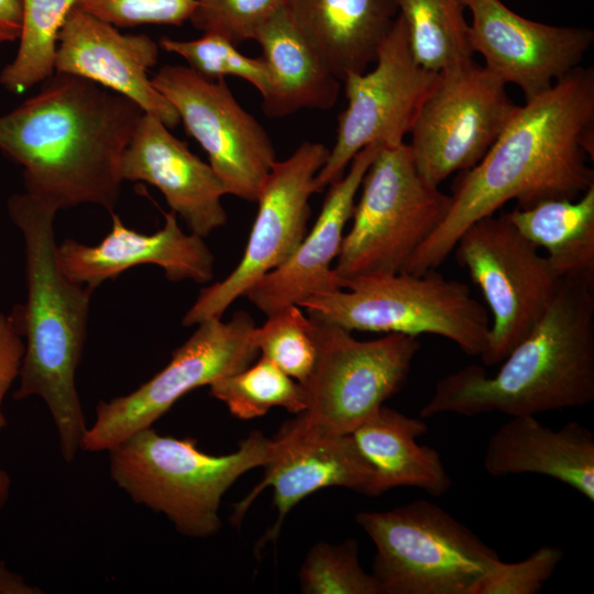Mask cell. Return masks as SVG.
I'll return each mask as SVG.
<instances>
[{
	"label": "cell",
	"instance_id": "obj_38",
	"mask_svg": "<svg viewBox=\"0 0 594 594\" xmlns=\"http://www.w3.org/2000/svg\"><path fill=\"white\" fill-rule=\"evenodd\" d=\"M41 588L33 586L18 573L8 569L0 560V594H41Z\"/></svg>",
	"mask_w": 594,
	"mask_h": 594
},
{
	"label": "cell",
	"instance_id": "obj_7",
	"mask_svg": "<svg viewBox=\"0 0 594 594\" xmlns=\"http://www.w3.org/2000/svg\"><path fill=\"white\" fill-rule=\"evenodd\" d=\"M361 187L333 267L339 282L403 272L450 208V195L418 172L406 143L381 147Z\"/></svg>",
	"mask_w": 594,
	"mask_h": 594
},
{
	"label": "cell",
	"instance_id": "obj_16",
	"mask_svg": "<svg viewBox=\"0 0 594 594\" xmlns=\"http://www.w3.org/2000/svg\"><path fill=\"white\" fill-rule=\"evenodd\" d=\"M465 7L473 52L501 81L520 88L526 101L579 67L594 42L590 29L532 21L501 0H465Z\"/></svg>",
	"mask_w": 594,
	"mask_h": 594
},
{
	"label": "cell",
	"instance_id": "obj_31",
	"mask_svg": "<svg viewBox=\"0 0 594 594\" xmlns=\"http://www.w3.org/2000/svg\"><path fill=\"white\" fill-rule=\"evenodd\" d=\"M163 50L183 57L188 67L207 79L229 76L249 81L264 97L270 87V76L264 59L240 53L237 45L216 33H204L195 40H175L163 36Z\"/></svg>",
	"mask_w": 594,
	"mask_h": 594
},
{
	"label": "cell",
	"instance_id": "obj_14",
	"mask_svg": "<svg viewBox=\"0 0 594 594\" xmlns=\"http://www.w3.org/2000/svg\"><path fill=\"white\" fill-rule=\"evenodd\" d=\"M329 148L302 142L287 158L276 161L257 198V213L243 256L222 280L201 289L185 314V327L221 318L263 276L284 264L301 243L310 218L309 199Z\"/></svg>",
	"mask_w": 594,
	"mask_h": 594
},
{
	"label": "cell",
	"instance_id": "obj_8",
	"mask_svg": "<svg viewBox=\"0 0 594 594\" xmlns=\"http://www.w3.org/2000/svg\"><path fill=\"white\" fill-rule=\"evenodd\" d=\"M355 520L375 546L372 575L381 594H469L499 560L470 528L425 499L360 512Z\"/></svg>",
	"mask_w": 594,
	"mask_h": 594
},
{
	"label": "cell",
	"instance_id": "obj_18",
	"mask_svg": "<svg viewBox=\"0 0 594 594\" xmlns=\"http://www.w3.org/2000/svg\"><path fill=\"white\" fill-rule=\"evenodd\" d=\"M56 255L68 278L95 289L143 264L160 266L170 282L206 284L213 278L215 257L204 238L185 233L173 211L165 213L163 227L151 234L125 227L112 213L111 230L101 242L87 245L66 239L57 245Z\"/></svg>",
	"mask_w": 594,
	"mask_h": 594
},
{
	"label": "cell",
	"instance_id": "obj_11",
	"mask_svg": "<svg viewBox=\"0 0 594 594\" xmlns=\"http://www.w3.org/2000/svg\"><path fill=\"white\" fill-rule=\"evenodd\" d=\"M172 353L167 365L132 393L101 400L96 420L81 440V450L108 451L133 433L152 427L190 391L237 373L258 355L253 318L243 310L229 321L211 318Z\"/></svg>",
	"mask_w": 594,
	"mask_h": 594
},
{
	"label": "cell",
	"instance_id": "obj_22",
	"mask_svg": "<svg viewBox=\"0 0 594 594\" xmlns=\"http://www.w3.org/2000/svg\"><path fill=\"white\" fill-rule=\"evenodd\" d=\"M483 465L493 477L549 476L594 502V437L578 421L552 429L534 415L510 417L490 437Z\"/></svg>",
	"mask_w": 594,
	"mask_h": 594
},
{
	"label": "cell",
	"instance_id": "obj_10",
	"mask_svg": "<svg viewBox=\"0 0 594 594\" xmlns=\"http://www.w3.org/2000/svg\"><path fill=\"white\" fill-rule=\"evenodd\" d=\"M492 314L481 359L499 364L543 317L560 278L544 254L524 237L506 212L486 216L466 228L454 249Z\"/></svg>",
	"mask_w": 594,
	"mask_h": 594
},
{
	"label": "cell",
	"instance_id": "obj_3",
	"mask_svg": "<svg viewBox=\"0 0 594 594\" xmlns=\"http://www.w3.org/2000/svg\"><path fill=\"white\" fill-rule=\"evenodd\" d=\"M488 375L477 364L439 380L420 417H509L583 407L594 400V284L562 279L536 327Z\"/></svg>",
	"mask_w": 594,
	"mask_h": 594
},
{
	"label": "cell",
	"instance_id": "obj_39",
	"mask_svg": "<svg viewBox=\"0 0 594 594\" xmlns=\"http://www.w3.org/2000/svg\"><path fill=\"white\" fill-rule=\"evenodd\" d=\"M11 488V479L8 472L0 464V513L4 508Z\"/></svg>",
	"mask_w": 594,
	"mask_h": 594
},
{
	"label": "cell",
	"instance_id": "obj_5",
	"mask_svg": "<svg viewBox=\"0 0 594 594\" xmlns=\"http://www.w3.org/2000/svg\"><path fill=\"white\" fill-rule=\"evenodd\" d=\"M112 481L138 505L165 515L184 536L207 538L221 528L227 490L271 459L272 440L252 431L237 451L211 455L195 439L144 428L108 450Z\"/></svg>",
	"mask_w": 594,
	"mask_h": 594
},
{
	"label": "cell",
	"instance_id": "obj_19",
	"mask_svg": "<svg viewBox=\"0 0 594 594\" xmlns=\"http://www.w3.org/2000/svg\"><path fill=\"white\" fill-rule=\"evenodd\" d=\"M121 176L156 187L194 234L206 238L227 223L221 179L153 114L140 118L122 157Z\"/></svg>",
	"mask_w": 594,
	"mask_h": 594
},
{
	"label": "cell",
	"instance_id": "obj_27",
	"mask_svg": "<svg viewBox=\"0 0 594 594\" xmlns=\"http://www.w3.org/2000/svg\"><path fill=\"white\" fill-rule=\"evenodd\" d=\"M398 6L418 64L441 74L473 62L465 0H398Z\"/></svg>",
	"mask_w": 594,
	"mask_h": 594
},
{
	"label": "cell",
	"instance_id": "obj_21",
	"mask_svg": "<svg viewBox=\"0 0 594 594\" xmlns=\"http://www.w3.org/2000/svg\"><path fill=\"white\" fill-rule=\"evenodd\" d=\"M271 440L264 479L234 506L231 516L233 525H239L256 496L267 486L273 487L277 518L258 547L275 541L293 507L321 488L339 486L370 496L374 472L351 433L317 438L277 435Z\"/></svg>",
	"mask_w": 594,
	"mask_h": 594
},
{
	"label": "cell",
	"instance_id": "obj_36",
	"mask_svg": "<svg viewBox=\"0 0 594 594\" xmlns=\"http://www.w3.org/2000/svg\"><path fill=\"white\" fill-rule=\"evenodd\" d=\"M24 350L25 343L11 317L0 311V432L7 426L3 400L19 378Z\"/></svg>",
	"mask_w": 594,
	"mask_h": 594
},
{
	"label": "cell",
	"instance_id": "obj_2",
	"mask_svg": "<svg viewBox=\"0 0 594 594\" xmlns=\"http://www.w3.org/2000/svg\"><path fill=\"white\" fill-rule=\"evenodd\" d=\"M143 113L108 88L54 73L0 116V151L22 167L24 191L57 211L87 204L112 213L122 157Z\"/></svg>",
	"mask_w": 594,
	"mask_h": 594
},
{
	"label": "cell",
	"instance_id": "obj_13",
	"mask_svg": "<svg viewBox=\"0 0 594 594\" xmlns=\"http://www.w3.org/2000/svg\"><path fill=\"white\" fill-rule=\"evenodd\" d=\"M517 108L506 85L474 61L441 73L409 133L418 172L439 186L451 174L472 168Z\"/></svg>",
	"mask_w": 594,
	"mask_h": 594
},
{
	"label": "cell",
	"instance_id": "obj_20",
	"mask_svg": "<svg viewBox=\"0 0 594 594\" xmlns=\"http://www.w3.org/2000/svg\"><path fill=\"white\" fill-rule=\"evenodd\" d=\"M381 147L370 144L353 157L348 172L329 185L314 227L293 255L248 290L245 296L258 310L270 316L298 306L311 295L340 288L332 262L339 255L343 230L352 218L364 175Z\"/></svg>",
	"mask_w": 594,
	"mask_h": 594
},
{
	"label": "cell",
	"instance_id": "obj_26",
	"mask_svg": "<svg viewBox=\"0 0 594 594\" xmlns=\"http://www.w3.org/2000/svg\"><path fill=\"white\" fill-rule=\"evenodd\" d=\"M506 215L524 237L546 251L560 278L594 284V185L576 199L516 207Z\"/></svg>",
	"mask_w": 594,
	"mask_h": 594
},
{
	"label": "cell",
	"instance_id": "obj_24",
	"mask_svg": "<svg viewBox=\"0 0 594 594\" xmlns=\"http://www.w3.org/2000/svg\"><path fill=\"white\" fill-rule=\"evenodd\" d=\"M270 87L262 97L264 113L273 119L302 109L329 110L338 100L341 80L292 19L286 6L273 14L256 32Z\"/></svg>",
	"mask_w": 594,
	"mask_h": 594
},
{
	"label": "cell",
	"instance_id": "obj_17",
	"mask_svg": "<svg viewBox=\"0 0 594 594\" xmlns=\"http://www.w3.org/2000/svg\"><path fill=\"white\" fill-rule=\"evenodd\" d=\"M158 61L157 43L145 34H122L74 7L58 34L55 73L85 78L135 102L169 129L179 116L155 88L148 70Z\"/></svg>",
	"mask_w": 594,
	"mask_h": 594
},
{
	"label": "cell",
	"instance_id": "obj_4",
	"mask_svg": "<svg viewBox=\"0 0 594 594\" xmlns=\"http://www.w3.org/2000/svg\"><path fill=\"white\" fill-rule=\"evenodd\" d=\"M8 212L22 234L26 300L10 315L25 338L14 399L40 397L47 406L66 462L76 459L88 427L76 388L95 288L61 270L54 235L57 210L23 191L8 199Z\"/></svg>",
	"mask_w": 594,
	"mask_h": 594
},
{
	"label": "cell",
	"instance_id": "obj_29",
	"mask_svg": "<svg viewBox=\"0 0 594 594\" xmlns=\"http://www.w3.org/2000/svg\"><path fill=\"white\" fill-rule=\"evenodd\" d=\"M209 387L210 395L239 419L264 416L273 407H283L293 414L306 407L304 387L264 356L237 373L216 380Z\"/></svg>",
	"mask_w": 594,
	"mask_h": 594
},
{
	"label": "cell",
	"instance_id": "obj_34",
	"mask_svg": "<svg viewBox=\"0 0 594 594\" xmlns=\"http://www.w3.org/2000/svg\"><path fill=\"white\" fill-rule=\"evenodd\" d=\"M563 559L557 546H542L518 562L497 560L475 582L469 594H537Z\"/></svg>",
	"mask_w": 594,
	"mask_h": 594
},
{
	"label": "cell",
	"instance_id": "obj_6",
	"mask_svg": "<svg viewBox=\"0 0 594 594\" xmlns=\"http://www.w3.org/2000/svg\"><path fill=\"white\" fill-rule=\"evenodd\" d=\"M339 285L298 306L310 317L350 331L436 334L472 356H481L487 346L491 322L485 307L466 284L435 270L356 277Z\"/></svg>",
	"mask_w": 594,
	"mask_h": 594
},
{
	"label": "cell",
	"instance_id": "obj_33",
	"mask_svg": "<svg viewBox=\"0 0 594 594\" xmlns=\"http://www.w3.org/2000/svg\"><path fill=\"white\" fill-rule=\"evenodd\" d=\"M287 0H196L189 21L202 33L219 34L239 45L253 40L260 28Z\"/></svg>",
	"mask_w": 594,
	"mask_h": 594
},
{
	"label": "cell",
	"instance_id": "obj_32",
	"mask_svg": "<svg viewBox=\"0 0 594 594\" xmlns=\"http://www.w3.org/2000/svg\"><path fill=\"white\" fill-rule=\"evenodd\" d=\"M298 578L305 594H381L372 573L365 572L360 563L354 539L312 546Z\"/></svg>",
	"mask_w": 594,
	"mask_h": 594
},
{
	"label": "cell",
	"instance_id": "obj_37",
	"mask_svg": "<svg viewBox=\"0 0 594 594\" xmlns=\"http://www.w3.org/2000/svg\"><path fill=\"white\" fill-rule=\"evenodd\" d=\"M22 0H0V45L19 40Z\"/></svg>",
	"mask_w": 594,
	"mask_h": 594
},
{
	"label": "cell",
	"instance_id": "obj_35",
	"mask_svg": "<svg viewBox=\"0 0 594 594\" xmlns=\"http://www.w3.org/2000/svg\"><path fill=\"white\" fill-rule=\"evenodd\" d=\"M196 0H75V7L116 28L143 24L182 25Z\"/></svg>",
	"mask_w": 594,
	"mask_h": 594
},
{
	"label": "cell",
	"instance_id": "obj_30",
	"mask_svg": "<svg viewBox=\"0 0 594 594\" xmlns=\"http://www.w3.org/2000/svg\"><path fill=\"white\" fill-rule=\"evenodd\" d=\"M253 339L258 352L288 376L304 385L318 358L314 320L297 305L285 307L256 327Z\"/></svg>",
	"mask_w": 594,
	"mask_h": 594
},
{
	"label": "cell",
	"instance_id": "obj_28",
	"mask_svg": "<svg viewBox=\"0 0 594 594\" xmlns=\"http://www.w3.org/2000/svg\"><path fill=\"white\" fill-rule=\"evenodd\" d=\"M75 0H22V24L14 58L0 73V85L23 92L55 73L58 34Z\"/></svg>",
	"mask_w": 594,
	"mask_h": 594
},
{
	"label": "cell",
	"instance_id": "obj_1",
	"mask_svg": "<svg viewBox=\"0 0 594 594\" xmlns=\"http://www.w3.org/2000/svg\"><path fill=\"white\" fill-rule=\"evenodd\" d=\"M594 69L576 67L550 89L518 106L472 168L461 172L449 211L403 272L440 266L475 221L510 200L527 209L542 201L576 199L594 185Z\"/></svg>",
	"mask_w": 594,
	"mask_h": 594
},
{
	"label": "cell",
	"instance_id": "obj_25",
	"mask_svg": "<svg viewBox=\"0 0 594 594\" xmlns=\"http://www.w3.org/2000/svg\"><path fill=\"white\" fill-rule=\"evenodd\" d=\"M427 431L422 419L382 405L351 433L374 472L370 496L400 486L436 497L450 490L452 481L439 452L417 443Z\"/></svg>",
	"mask_w": 594,
	"mask_h": 594
},
{
	"label": "cell",
	"instance_id": "obj_23",
	"mask_svg": "<svg viewBox=\"0 0 594 594\" xmlns=\"http://www.w3.org/2000/svg\"><path fill=\"white\" fill-rule=\"evenodd\" d=\"M286 8L341 81L375 62L399 14L398 0H287Z\"/></svg>",
	"mask_w": 594,
	"mask_h": 594
},
{
	"label": "cell",
	"instance_id": "obj_9",
	"mask_svg": "<svg viewBox=\"0 0 594 594\" xmlns=\"http://www.w3.org/2000/svg\"><path fill=\"white\" fill-rule=\"evenodd\" d=\"M310 318L318 358L301 385L306 407L278 435L317 438L352 433L402 389L420 343L417 337L402 333L362 341L341 326Z\"/></svg>",
	"mask_w": 594,
	"mask_h": 594
},
{
	"label": "cell",
	"instance_id": "obj_12",
	"mask_svg": "<svg viewBox=\"0 0 594 594\" xmlns=\"http://www.w3.org/2000/svg\"><path fill=\"white\" fill-rule=\"evenodd\" d=\"M373 64L371 70L349 74L342 80L346 107L338 116L334 145L316 176L317 193L339 179L365 146L405 143L440 75L416 62L399 14Z\"/></svg>",
	"mask_w": 594,
	"mask_h": 594
},
{
	"label": "cell",
	"instance_id": "obj_15",
	"mask_svg": "<svg viewBox=\"0 0 594 594\" xmlns=\"http://www.w3.org/2000/svg\"><path fill=\"white\" fill-rule=\"evenodd\" d=\"M151 79L207 153L227 195L256 202L276 153L263 125L238 102L226 79H207L183 65H164Z\"/></svg>",
	"mask_w": 594,
	"mask_h": 594
}]
</instances>
